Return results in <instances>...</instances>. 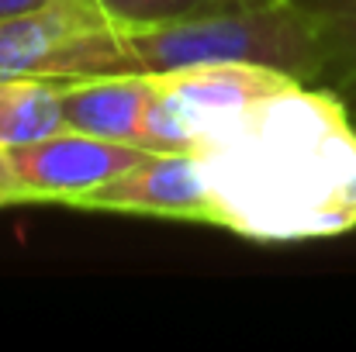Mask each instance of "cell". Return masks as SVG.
<instances>
[{
	"instance_id": "9",
	"label": "cell",
	"mask_w": 356,
	"mask_h": 352,
	"mask_svg": "<svg viewBox=\"0 0 356 352\" xmlns=\"http://www.w3.org/2000/svg\"><path fill=\"white\" fill-rule=\"evenodd\" d=\"M312 21L322 56L325 87L356 104V0H291Z\"/></svg>"
},
{
	"instance_id": "10",
	"label": "cell",
	"mask_w": 356,
	"mask_h": 352,
	"mask_svg": "<svg viewBox=\"0 0 356 352\" xmlns=\"http://www.w3.org/2000/svg\"><path fill=\"white\" fill-rule=\"evenodd\" d=\"M101 7L111 14V21L121 31H135V28L173 24L201 14H218L232 7H252V0H101Z\"/></svg>"
},
{
	"instance_id": "1",
	"label": "cell",
	"mask_w": 356,
	"mask_h": 352,
	"mask_svg": "<svg viewBox=\"0 0 356 352\" xmlns=\"http://www.w3.org/2000/svg\"><path fill=\"white\" fill-rule=\"evenodd\" d=\"M191 156L218 228L266 245L356 228V128L332 87L294 83L218 117Z\"/></svg>"
},
{
	"instance_id": "7",
	"label": "cell",
	"mask_w": 356,
	"mask_h": 352,
	"mask_svg": "<svg viewBox=\"0 0 356 352\" xmlns=\"http://www.w3.org/2000/svg\"><path fill=\"white\" fill-rule=\"evenodd\" d=\"M59 94H63L70 131L142 149V124L152 97V73H104V76L59 80Z\"/></svg>"
},
{
	"instance_id": "13",
	"label": "cell",
	"mask_w": 356,
	"mask_h": 352,
	"mask_svg": "<svg viewBox=\"0 0 356 352\" xmlns=\"http://www.w3.org/2000/svg\"><path fill=\"white\" fill-rule=\"evenodd\" d=\"M252 3H273V0H252Z\"/></svg>"
},
{
	"instance_id": "12",
	"label": "cell",
	"mask_w": 356,
	"mask_h": 352,
	"mask_svg": "<svg viewBox=\"0 0 356 352\" xmlns=\"http://www.w3.org/2000/svg\"><path fill=\"white\" fill-rule=\"evenodd\" d=\"M0 183H3V149H0Z\"/></svg>"
},
{
	"instance_id": "5",
	"label": "cell",
	"mask_w": 356,
	"mask_h": 352,
	"mask_svg": "<svg viewBox=\"0 0 356 352\" xmlns=\"http://www.w3.org/2000/svg\"><path fill=\"white\" fill-rule=\"evenodd\" d=\"M70 211L215 225V208L191 152H149L104 187L73 201Z\"/></svg>"
},
{
	"instance_id": "6",
	"label": "cell",
	"mask_w": 356,
	"mask_h": 352,
	"mask_svg": "<svg viewBox=\"0 0 356 352\" xmlns=\"http://www.w3.org/2000/svg\"><path fill=\"white\" fill-rule=\"evenodd\" d=\"M152 76L159 90L180 108L194 135L197 128L218 117L238 115L249 104L301 83L291 73L256 66V62H201V66H180V69H166Z\"/></svg>"
},
{
	"instance_id": "4",
	"label": "cell",
	"mask_w": 356,
	"mask_h": 352,
	"mask_svg": "<svg viewBox=\"0 0 356 352\" xmlns=\"http://www.w3.org/2000/svg\"><path fill=\"white\" fill-rule=\"evenodd\" d=\"M149 152L138 145L94 138L83 131H59L42 142L3 149L0 208L14 204H63L70 208L83 194L104 187Z\"/></svg>"
},
{
	"instance_id": "11",
	"label": "cell",
	"mask_w": 356,
	"mask_h": 352,
	"mask_svg": "<svg viewBox=\"0 0 356 352\" xmlns=\"http://www.w3.org/2000/svg\"><path fill=\"white\" fill-rule=\"evenodd\" d=\"M49 0H0V17H17V14H28V10H38L45 7Z\"/></svg>"
},
{
	"instance_id": "3",
	"label": "cell",
	"mask_w": 356,
	"mask_h": 352,
	"mask_svg": "<svg viewBox=\"0 0 356 352\" xmlns=\"http://www.w3.org/2000/svg\"><path fill=\"white\" fill-rule=\"evenodd\" d=\"M104 73L142 69L101 0H49L38 10L0 17V80H80Z\"/></svg>"
},
{
	"instance_id": "2",
	"label": "cell",
	"mask_w": 356,
	"mask_h": 352,
	"mask_svg": "<svg viewBox=\"0 0 356 352\" xmlns=\"http://www.w3.org/2000/svg\"><path fill=\"white\" fill-rule=\"evenodd\" d=\"M142 73H166L201 62H256L291 73L301 83L325 80V56L305 10L291 0L232 7L173 24L124 31Z\"/></svg>"
},
{
	"instance_id": "8",
	"label": "cell",
	"mask_w": 356,
	"mask_h": 352,
	"mask_svg": "<svg viewBox=\"0 0 356 352\" xmlns=\"http://www.w3.org/2000/svg\"><path fill=\"white\" fill-rule=\"evenodd\" d=\"M66 131L59 80L14 76L0 80V149L42 142Z\"/></svg>"
}]
</instances>
